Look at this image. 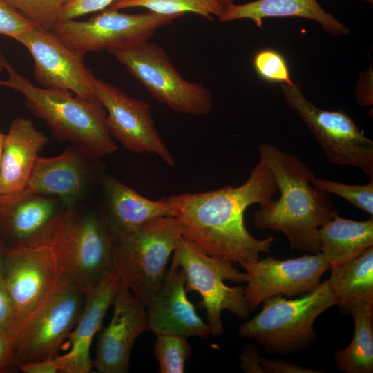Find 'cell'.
<instances>
[{"mask_svg": "<svg viewBox=\"0 0 373 373\" xmlns=\"http://www.w3.org/2000/svg\"><path fill=\"white\" fill-rule=\"evenodd\" d=\"M276 192L267 166L259 158L248 179L238 186L162 198L170 206L182 236L210 256L239 264L256 261L261 253L271 251L274 237L254 238L246 229L244 214L251 204H269Z\"/></svg>", "mask_w": 373, "mask_h": 373, "instance_id": "cell-1", "label": "cell"}, {"mask_svg": "<svg viewBox=\"0 0 373 373\" xmlns=\"http://www.w3.org/2000/svg\"><path fill=\"white\" fill-rule=\"evenodd\" d=\"M258 151L280 196L254 213V227L283 233L292 250L321 252L317 231L332 216L330 194L313 186L310 178L314 173L298 157L266 142L261 143Z\"/></svg>", "mask_w": 373, "mask_h": 373, "instance_id": "cell-2", "label": "cell"}, {"mask_svg": "<svg viewBox=\"0 0 373 373\" xmlns=\"http://www.w3.org/2000/svg\"><path fill=\"white\" fill-rule=\"evenodd\" d=\"M5 86L21 94L30 111L42 119L57 139L68 142L94 157L118 149L107 125L106 112L95 99H86L61 89L38 87L6 61Z\"/></svg>", "mask_w": 373, "mask_h": 373, "instance_id": "cell-3", "label": "cell"}, {"mask_svg": "<svg viewBox=\"0 0 373 373\" xmlns=\"http://www.w3.org/2000/svg\"><path fill=\"white\" fill-rule=\"evenodd\" d=\"M261 311L240 324L239 336L257 342L269 354L287 356L312 346L316 341L315 320L337 305L329 280L296 299L276 295L263 300Z\"/></svg>", "mask_w": 373, "mask_h": 373, "instance_id": "cell-4", "label": "cell"}, {"mask_svg": "<svg viewBox=\"0 0 373 373\" xmlns=\"http://www.w3.org/2000/svg\"><path fill=\"white\" fill-rule=\"evenodd\" d=\"M66 209L43 236L8 250L2 281L14 308L11 340L52 294L62 275L59 243Z\"/></svg>", "mask_w": 373, "mask_h": 373, "instance_id": "cell-5", "label": "cell"}, {"mask_svg": "<svg viewBox=\"0 0 373 373\" xmlns=\"http://www.w3.org/2000/svg\"><path fill=\"white\" fill-rule=\"evenodd\" d=\"M181 236L180 224L173 216L154 219L113 236V271L144 307L161 287L169 258Z\"/></svg>", "mask_w": 373, "mask_h": 373, "instance_id": "cell-6", "label": "cell"}, {"mask_svg": "<svg viewBox=\"0 0 373 373\" xmlns=\"http://www.w3.org/2000/svg\"><path fill=\"white\" fill-rule=\"evenodd\" d=\"M181 268L186 276L187 292L198 291L200 306L207 312L210 334L222 336L224 332L221 318L223 310H229L238 318L247 320L250 316L242 287H229L224 283H246L247 276L233 263L206 254L187 238L181 236L173 253L171 265Z\"/></svg>", "mask_w": 373, "mask_h": 373, "instance_id": "cell-7", "label": "cell"}, {"mask_svg": "<svg viewBox=\"0 0 373 373\" xmlns=\"http://www.w3.org/2000/svg\"><path fill=\"white\" fill-rule=\"evenodd\" d=\"M146 90L175 112L204 115L212 108L211 92L202 84L185 79L166 51L149 40L108 51Z\"/></svg>", "mask_w": 373, "mask_h": 373, "instance_id": "cell-8", "label": "cell"}, {"mask_svg": "<svg viewBox=\"0 0 373 373\" xmlns=\"http://www.w3.org/2000/svg\"><path fill=\"white\" fill-rule=\"evenodd\" d=\"M85 301V289L62 273L52 294L12 340L18 367L57 356Z\"/></svg>", "mask_w": 373, "mask_h": 373, "instance_id": "cell-9", "label": "cell"}, {"mask_svg": "<svg viewBox=\"0 0 373 373\" xmlns=\"http://www.w3.org/2000/svg\"><path fill=\"white\" fill-rule=\"evenodd\" d=\"M280 88L289 107L306 124L331 162L356 167L373 179V141L346 112L316 106L297 83Z\"/></svg>", "mask_w": 373, "mask_h": 373, "instance_id": "cell-10", "label": "cell"}, {"mask_svg": "<svg viewBox=\"0 0 373 373\" xmlns=\"http://www.w3.org/2000/svg\"><path fill=\"white\" fill-rule=\"evenodd\" d=\"M113 235L104 213L68 208L59 243L62 272L85 290L113 271Z\"/></svg>", "mask_w": 373, "mask_h": 373, "instance_id": "cell-11", "label": "cell"}, {"mask_svg": "<svg viewBox=\"0 0 373 373\" xmlns=\"http://www.w3.org/2000/svg\"><path fill=\"white\" fill-rule=\"evenodd\" d=\"M176 18L150 11L131 14L108 8L86 21H59L52 32L67 47L84 56L149 40L157 29Z\"/></svg>", "mask_w": 373, "mask_h": 373, "instance_id": "cell-12", "label": "cell"}, {"mask_svg": "<svg viewBox=\"0 0 373 373\" xmlns=\"http://www.w3.org/2000/svg\"><path fill=\"white\" fill-rule=\"evenodd\" d=\"M93 88L96 99L106 112L108 128L113 139L132 152L153 153L167 165H175L155 126L149 104L95 77Z\"/></svg>", "mask_w": 373, "mask_h": 373, "instance_id": "cell-13", "label": "cell"}, {"mask_svg": "<svg viewBox=\"0 0 373 373\" xmlns=\"http://www.w3.org/2000/svg\"><path fill=\"white\" fill-rule=\"evenodd\" d=\"M239 265L247 276L244 295L250 312L269 297L291 296L313 291L321 285V276L331 269L321 252L285 260L268 255Z\"/></svg>", "mask_w": 373, "mask_h": 373, "instance_id": "cell-14", "label": "cell"}, {"mask_svg": "<svg viewBox=\"0 0 373 373\" xmlns=\"http://www.w3.org/2000/svg\"><path fill=\"white\" fill-rule=\"evenodd\" d=\"M15 40L32 57L35 78L42 87L96 99L95 76L84 64V55L67 47L52 31L36 26Z\"/></svg>", "mask_w": 373, "mask_h": 373, "instance_id": "cell-15", "label": "cell"}, {"mask_svg": "<svg viewBox=\"0 0 373 373\" xmlns=\"http://www.w3.org/2000/svg\"><path fill=\"white\" fill-rule=\"evenodd\" d=\"M97 159L71 145L57 156H39L25 186L10 194L55 198L75 208L99 175Z\"/></svg>", "mask_w": 373, "mask_h": 373, "instance_id": "cell-16", "label": "cell"}, {"mask_svg": "<svg viewBox=\"0 0 373 373\" xmlns=\"http://www.w3.org/2000/svg\"><path fill=\"white\" fill-rule=\"evenodd\" d=\"M109 325L100 329L93 367L100 373H127L133 346L149 331L144 305L121 283Z\"/></svg>", "mask_w": 373, "mask_h": 373, "instance_id": "cell-17", "label": "cell"}, {"mask_svg": "<svg viewBox=\"0 0 373 373\" xmlns=\"http://www.w3.org/2000/svg\"><path fill=\"white\" fill-rule=\"evenodd\" d=\"M184 271L171 265L161 287L145 305L149 331L157 335L195 336L207 338L210 335L207 323L196 313L188 299Z\"/></svg>", "mask_w": 373, "mask_h": 373, "instance_id": "cell-18", "label": "cell"}, {"mask_svg": "<svg viewBox=\"0 0 373 373\" xmlns=\"http://www.w3.org/2000/svg\"><path fill=\"white\" fill-rule=\"evenodd\" d=\"M66 208L59 200L52 197L0 195V234L8 249L41 237Z\"/></svg>", "mask_w": 373, "mask_h": 373, "instance_id": "cell-19", "label": "cell"}, {"mask_svg": "<svg viewBox=\"0 0 373 373\" xmlns=\"http://www.w3.org/2000/svg\"><path fill=\"white\" fill-rule=\"evenodd\" d=\"M121 285L117 274L112 271L97 284L86 290L84 309L69 335L71 347L65 354V373H89L93 367L90 354V345L102 327L104 318L113 305Z\"/></svg>", "mask_w": 373, "mask_h": 373, "instance_id": "cell-20", "label": "cell"}, {"mask_svg": "<svg viewBox=\"0 0 373 373\" xmlns=\"http://www.w3.org/2000/svg\"><path fill=\"white\" fill-rule=\"evenodd\" d=\"M48 138L32 120L18 117L4 136L0 166V195L21 190L26 184L39 153Z\"/></svg>", "mask_w": 373, "mask_h": 373, "instance_id": "cell-21", "label": "cell"}, {"mask_svg": "<svg viewBox=\"0 0 373 373\" xmlns=\"http://www.w3.org/2000/svg\"><path fill=\"white\" fill-rule=\"evenodd\" d=\"M106 209L103 212L114 236L137 229L149 222L173 216L170 206L162 199L150 200L116 178H101Z\"/></svg>", "mask_w": 373, "mask_h": 373, "instance_id": "cell-22", "label": "cell"}, {"mask_svg": "<svg viewBox=\"0 0 373 373\" xmlns=\"http://www.w3.org/2000/svg\"><path fill=\"white\" fill-rule=\"evenodd\" d=\"M297 17L311 19L334 36L347 35L350 29L329 12L317 0H256L245 4H231L218 17L221 22L250 19L258 27L268 17Z\"/></svg>", "mask_w": 373, "mask_h": 373, "instance_id": "cell-23", "label": "cell"}, {"mask_svg": "<svg viewBox=\"0 0 373 373\" xmlns=\"http://www.w3.org/2000/svg\"><path fill=\"white\" fill-rule=\"evenodd\" d=\"M317 238L331 267L343 264L373 246V218L357 221L334 210L331 219L318 230Z\"/></svg>", "mask_w": 373, "mask_h": 373, "instance_id": "cell-24", "label": "cell"}, {"mask_svg": "<svg viewBox=\"0 0 373 373\" xmlns=\"http://www.w3.org/2000/svg\"><path fill=\"white\" fill-rule=\"evenodd\" d=\"M330 271L328 280L341 312L350 314L356 309L373 305V246Z\"/></svg>", "mask_w": 373, "mask_h": 373, "instance_id": "cell-25", "label": "cell"}, {"mask_svg": "<svg viewBox=\"0 0 373 373\" xmlns=\"http://www.w3.org/2000/svg\"><path fill=\"white\" fill-rule=\"evenodd\" d=\"M353 338L334 356L336 368L345 373L373 372V305L353 310Z\"/></svg>", "mask_w": 373, "mask_h": 373, "instance_id": "cell-26", "label": "cell"}, {"mask_svg": "<svg viewBox=\"0 0 373 373\" xmlns=\"http://www.w3.org/2000/svg\"><path fill=\"white\" fill-rule=\"evenodd\" d=\"M108 8L115 10L143 8L155 13L178 17L192 12L209 20L213 16L218 18L224 10L216 0H118Z\"/></svg>", "mask_w": 373, "mask_h": 373, "instance_id": "cell-27", "label": "cell"}, {"mask_svg": "<svg viewBox=\"0 0 373 373\" xmlns=\"http://www.w3.org/2000/svg\"><path fill=\"white\" fill-rule=\"evenodd\" d=\"M186 337L175 334H160L154 344V354L160 373H183L191 349Z\"/></svg>", "mask_w": 373, "mask_h": 373, "instance_id": "cell-28", "label": "cell"}, {"mask_svg": "<svg viewBox=\"0 0 373 373\" xmlns=\"http://www.w3.org/2000/svg\"><path fill=\"white\" fill-rule=\"evenodd\" d=\"M310 182L318 189L339 196L370 216H373V179L365 184H347L318 178L314 174Z\"/></svg>", "mask_w": 373, "mask_h": 373, "instance_id": "cell-29", "label": "cell"}, {"mask_svg": "<svg viewBox=\"0 0 373 373\" xmlns=\"http://www.w3.org/2000/svg\"><path fill=\"white\" fill-rule=\"evenodd\" d=\"M37 26L52 31L66 0H5Z\"/></svg>", "mask_w": 373, "mask_h": 373, "instance_id": "cell-30", "label": "cell"}, {"mask_svg": "<svg viewBox=\"0 0 373 373\" xmlns=\"http://www.w3.org/2000/svg\"><path fill=\"white\" fill-rule=\"evenodd\" d=\"M254 68L263 80L273 83L291 85L288 64L282 54L273 49H263L257 52L253 58Z\"/></svg>", "mask_w": 373, "mask_h": 373, "instance_id": "cell-31", "label": "cell"}, {"mask_svg": "<svg viewBox=\"0 0 373 373\" xmlns=\"http://www.w3.org/2000/svg\"><path fill=\"white\" fill-rule=\"evenodd\" d=\"M36 26L5 0H0V35L15 40Z\"/></svg>", "mask_w": 373, "mask_h": 373, "instance_id": "cell-32", "label": "cell"}, {"mask_svg": "<svg viewBox=\"0 0 373 373\" xmlns=\"http://www.w3.org/2000/svg\"><path fill=\"white\" fill-rule=\"evenodd\" d=\"M118 0H66L60 15L59 21L76 19L77 18L110 7Z\"/></svg>", "mask_w": 373, "mask_h": 373, "instance_id": "cell-33", "label": "cell"}, {"mask_svg": "<svg viewBox=\"0 0 373 373\" xmlns=\"http://www.w3.org/2000/svg\"><path fill=\"white\" fill-rule=\"evenodd\" d=\"M260 364L267 373H323V372L298 364L278 359L260 358Z\"/></svg>", "mask_w": 373, "mask_h": 373, "instance_id": "cell-34", "label": "cell"}, {"mask_svg": "<svg viewBox=\"0 0 373 373\" xmlns=\"http://www.w3.org/2000/svg\"><path fill=\"white\" fill-rule=\"evenodd\" d=\"M66 361L64 354L50 359L21 365L19 370L23 373H64Z\"/></svg>", "mask_w": 373, "mask_h": 373, "instance_id": "cell-35", "label": "cell"}, {"mask_svg": "<svg viewBox=\"0 0 373 373\" xmlns=\"http://www.w3.org/2000/svg\"><path fill=\"white\" fill-rule=\"evenodd\" d=\"M260 349L254 343H248L239 355V368L246 373H265L260 364Z\"/></svg>", "mask_w": 373, "mask_h": 373, "instance_id": "cell-36", "label": "cell"}, {"mask_svg": "<svg viewBox=\"0 0 373 373\" xmlns=\"http://www.w3.org/2000/svg\"><path fill=\"white\" fill-rule=\"evenodd\" d=\"M19 370L9 335L0 329V373L15 372Z\"/></svg>", "mask_w": 373, "mask_h": 373, "instance_id": "cell-37", "label": "cell"}, {"mask_svg": "<svg viewBox=\"0 0 373 373\" xmlns=\"http://www.w3.org/2000/svg\"><path fill=\"white\" fill-rule=\"evenodd\" d=\"M373 73L371 66L367 71L361 73L355 88L357 103L362 106L373 104Z\"/></svg>", "mask_w": 373, "mask_h": 373, "instance_id": "cell-38", "label": "cell"}, {"mask_svg": "<svg viewBox=\"0 0 373 373\" xmlns=\"http://www.w3.org/2000/svg\"><path fill=\"white\" fill-rule=\"evenodd\" d=\"M14 308L11 298L2 280L0 281V329L8 334L12 327Z\"/></svg>", "mask_w": 373, "mask_h": 373, "instance_id": "cell-39", "label": "cell"}, {"mask_svg": "<svg viewBox=\"0 0 373 373\" xmlns=\"http://www.w3.org/2000/svg\"><path fill=\"white\" fill-rule=\"evenodd\" d=\"M8 250V247L0 234V281L3 279L5 262Z\"/></svg>", "mask_w": 373, "mask_h": 373, "instance_id": "cell-40", "label": "cell"}, {"mask_svg": "<svg viewBox=\"0 0 373 373\" xmlns=\"http://www.w3.org/2000/svg\"><path fill=\"white\" fill-rule=\"evenodd\" d=\"M224 9L233 3V0H216Z\"/></svg>", "mask_w": 373, "mask_h": 373, "instance_id": "cell-41", "label": "cell"}, {"mask_svg": "<svg viewBox=\"0 0 373 373\" xmlns=\"http://www.w3.org/2000/svg\"><path fill=\"white\" fill-rule=\"evenodd\" d=\"M4 136H5V134H3L0 129V166H1V154H2V150H3Z\"/></svg>", "mask_w": 373, "mask_h": 373, "instance_id": "cell-42", "label": "cell"}, {"mask_svg": "<svg viewBox=\"0 0 373 373\" xmlns=\"http://www.w3.org/2000/svg\"><path fill=\"white\" fill-rule=\"evenodd\" d=\"M7 60L6 59L5 57L0 53V73L4 69V65Z\"/></svg>", "mask_w": 373, "mask_h": 373, "instance_id": "cell-43", "label": "cell"}, {"mask_svg": "<svg viewBox=\"0 0 373 373\" xmlns=\"http://www.w3.org/2000/svg\"><path fill=\"white\" fill-rule=\"evenodd\" d=\"M364 1L368 2L369 3H371V4L373 3V0H364Z\"/></svg>", "mask_w": 373, "mask_h": 373, "instance_id": "cell-44", "label": "cell"}]
</instances>
